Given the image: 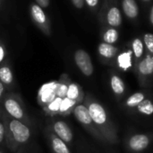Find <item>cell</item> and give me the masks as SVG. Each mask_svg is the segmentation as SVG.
I'll list each match as a JSON object with an SVG mask.
<instances>
[{"mask_svg": "<svg viewBox=\"0 0 153 153\" xmlns=\"http://www.w3.org/2000/svg\"><path fill=\"white\" fill-rule=\"evenodd\" d=\"M82 103L88 108L90 115L97 129L103 136L105 142L108 144L118 143L117 128L107 109L91 94H85Z\"/></svg>", "mask_w": 153, "mask_h": 153, "instance_id": "cell-1", "label": "cell"}, {"mask_svg": "<svg viewBox=\"0 0 153 153\" xmlns=\"http://www.w3.org/2000/svg\"><path fill=\"white\" fill-rule=\"evenodd\" d=\"M4 120L6 127V146L12 152L16 153L31 139L32 131L30 125L13 119L4 113Z\"/></svg>", "mask_w": 153, "mask_h": 153, "instance_id": "cell-2", "label": "cell"}, {"mask_svg": "<svg viewBox=\"0 0 153 153\" xmlns=\"http://www.w3.org/2000/svg\"><path fill=\"white\" fill-rule=\"evenodd\" d=\"M0 107L7 116L31 125V121L26 111L24 103L18 94L7 91L0 104Z\"/></svg>", "mask_w": 153, "mask_h": 153, "instance_id": "cell-3", "label": "cell"}, {"mask_svg": "<svg viewBox=\"0 0 153 153\" xmlns=\"http://www.w3.org/2000/svg\"><path fill=\"white\" fill-rule=\"evenodd\" d=\"M73 114L75 117V119L79 122V124L96 140L101 142H105V140L103 138V136L101 135V133L99 132V130L97 129L96 125L94 124L90 113L88 111V108L85 106V105L83 103L78 104L74 106V110H73Z\"/></svg>", "mask_w": 153, "mask_h": 153, "instance_id": "cell-4", "label": "cell"}, {"mask_svg": "<svg viewBox=\"0 0 153 153\" xmlns=\"http://www.w3.org/2000/svg\"><path fill=\"white\" fill-rule=\"evenodd\" d=\"M138 80L142 86H146L151 77L153 76V55L147 53L137 63L134 68Z\"/></svg>", "mask_w": 153, "mask_h": 153, "instance_id": "cell-5", "label": "cell"}, {"mask_svg": "<svg viewBox=\"0 0 153 153\" xmlns=\"http://www.w3.org/2000/svg\"><path fill=\"white\" fill-rule=\"evenodd\" d=\"M152 139L153 136L149 133H134L127 138L126 147L130 152H142L150 146Z\"/></svg>", "mask_w": 153, "mask_h": 153, "instance_id": "cell-6", "label": "cell"}, {"mask_svg": "<svg viewBox=\"0 0 153 153\" xmlns=\"http://www.w3.org/2000/svg\"><path fill=\"white\" fill-rule=\"evenodd\" d=\"M74 60L79 70L85 76L91 77L94 72V67L89 53L84 50H77L74 52Z\"/></svg>", "mask_w": 153, "mask_h": 153, "instance_id": "cell-7", "label": "cell"}, {"mask_svg": "<svg viewBox=\"0 0 153 153\" xmlns=\"http://www.w3.org/2000/svg\"><path fill=\"white\" fill-rule=\"evenodd\" d=\"M58 138L66 144H70L74 141V133L70 126L62 120H55L48 126Z\"/></svg>", "mask_w": 153, "mask_h": 153, "instance_id": "cell-8", "label": "cell"}, {"mask_svg": "<svg viewBox=\"0 0 153 153\" xmlns=\"http://www.w3.org/2000/svg\"><path fill=\"white\" fill-rule=\"evenodd\" d=\"M56 85L57 81H53L43 85L39 89L38 100L43 107L50 104L56 97Z\"/></svg>", "mask_w": 153, "mask_h": 153, "instance_id": "cell-9", "label": "cell"}, {"mask_svg": "<svg viewBox=\"0 0 153 153\" xmlns=\"http://www.w3.org/2000/svg\"><path fill=\"white\" fill-rule=\"evenodd\" d=\"M45 135L53 153H71L68 145L58 138L48 127L45 131Z\"/></svg>", "mask_w": 153, "mask_h": 153, "instance_id": "cell-10", "label": "cell"}, {"mask_svg": "<svg viewBox=\"0 0 153 153\" xmlns=\"http://www.w3.org/2000/svg\"><path fill=\"white\" fill-rule=\"evenodd\" d=\"M109 86L114 96L119 99L124 96L126 91V86L123 78L117 73L111 72L109 76Z\"/></svg>", "mask_w": 153, "mask_h": 153, "instance_id": "cell-11", "label": "cell"}, {"mask_svg": "<svg viewBox=\"0 0 153 153\" xmlns=\"http://www.w3.org/2000/svg\"><path fill=\"white\" fill-rule=\"evenodd\" d=\"M0 82L4 85L6 91H11L14 86L13 73L7 62H4L0 65Z\"/></svg>", "mask_w": 153, "mask_h": 153, "instance_id": "cell-12", "label": "cell"}, {"mask_svg": "<svg viewBox=\"0 0 153 153\" xmlns=\"http://www.w3.org/2000/svg\"><path fill=\"white\" fill-rule=\"evenodd\" d=\"M30 13H31V16L34 20V22L42 29V31L49 35L50 32H49V28L48 26V21H47V16L45 14V13L43 12L42 8L39 5H32L30 7Z\"/></svg>", "mask_w": 153, "mask_h": 153, "instance_id": "cell-13", "label": "cell"}, {"mask_svg": "<svg viewBox=\"0 0 153 153\" xmlns=\"http://www.w3.org/2000/svg\"><path fill=\"white\" fill-rule=\"evenodd\" d=\"M84 96H85V94H84L82 88L81 87V86H79L78 84H76L71 80L69 83V86H68L66 97L78 105V104H81L83 102Z\"/></svg>", "mask_w": 153, "mask_h": 153, "instance_id": "cell-14", "label": "cell"}, {"mask_svg": "<svg viewBox=\"0 0 153 153\" xmlns=\"http://www.w3.org/2000/svg\"><path fill=\"white\" fill-rule=\"evenodd\" d=\"M117 65L118 69L122 71H128L130 70L133 66V51L132 50H126L122 53H120L117 57Z\"/></svg>", "mask_w": 153, "mask_h": 153, "instance_id": "cell-15", "label": "cell"}, {"mask_svg": "<svg viewBox=\"0 0 153 153\" xmlns=\"http://www.w3.org/2000/svg\"><path fill=\"white\" fill-rule=\"evenodd\" d=\"M117 51L118 50L117 47H115L112 44L106 43V42H101L98 47V52L100 56L106 60H113L117 56Z\"/></svg>", "mask_w": 153, "mask_h": 153, "instance_id": "cell-16", "label": "cell"}, {"mask_svg": "<svg viewBox=\"0 0 153 153\" xmlns=\"http://www.w3.org/2000/svg\"><path fill=\"white\" fill-rule=\"evenodd\" d=\"M146 94L143 92H135L129 96L125 101H124V107L126 109H132L134 110L135 107H137L145 98H146Z\"/></svg>", "mask_w": 153, "mask_h": 153, "instance_id": "cell-17", "label": "cell"}, {"mask_svg": "<svg viewBox=\"0 0 153 153\" xmlns=\"http://www.w3.org/2000/svg\"><path fill=\"white\" fill-rule=\"evenodd\" d=\"M134 111L141 115L152 116L153 115V100L147 96Z\"/></svg>", "mask_w": 153, "mask_h": 153, "instance_id": "cell-18", "label": "cell"}, {"mask_svg": "<svg viewBox=\"0 0 153 153\" xmlns=\"http://www.w3.org/2000/svg\"><path fill=\"white\" fill-rule=\"evenodd\" d=\"M70 81H71V79L67 74H63L60 77L59 80L57 81V85H56V96H58L60 98L66 97V93H67V89H68Z\"/></svg>", "mask_w": 153, "mask_h": 153, "instance_id": "cell-19", "label": "cell"}, {"mask_svg": "<svg viewBox=\"0 0 153 153\" xmlns=\"http://www.w3.org/2000/svg\"><path fill=\"white\" fill-rule=\"evenodd\" d=\"M123 9L125 14L130 18H135L139 13L138 5L134 0H124Z\"/></svg>", "mask_w": 153, "mask_h": 153, "instance_id": "cell-20", "label": "cell"}, {"mask_svg": "<svg viewBox=\"0 0 153 153\" xmlns=\"http://www.w3.org/2000/svg\"><path fill=\"white\" fill-rule=\"evenodd\" d=\"M108 22L111 26H119L122 23V16L120 11L117 7H112L108 13Z\"/></svg>", "mask_w": 153, "mask_h": 153, "instance_id": "cell-21", "label": "cell"}, {"mask_svg": "<svg viewBox=\"0 0 153 153\" xmlns=\"http://www.w3.org/2000/svg\"><path fill=\"white\" fill-rule=\"evenodd\" d=\"M77 104H75L74 101L70 100L69 98L67 97H65L62 99V102H61V105H60V107H59V112H58V115H67L69 114H71L74 108V106H76Z\"/></svg>", "mask_w": 153, "mask_h": 153, "instance_id": "cell-22", "label": "cell"}, {"mask_svg": "<svg viewBox=\"0 0 153 153\" xmlns=\"http://www.w3.org/2000/svg\"><path fill=\"white\" fill-rule=\"evenodd\" d=\"M132 48H133L132 51H133V53L134 55V58L136 60V63L134 65V68H135V66L142 60V57L143 55V41L140 39L136 38L133 41Z\"/></svg>", "mask_w": 153, "mask_h": 153, "instance_id": "cell-23", "label": "cell"}, {"mask_svg": "<svg viewBox=\"0 0 153 153\" xmlns=\"http://www.w3.org/2000/svg\"><path fill=\"white\" fill-rule=\"evenodd\" d=\"M62 99H63V98H60V97L56 96L50 104H48V106H46L45 107H43V108H44V111H45L48 115H58L59 107H60Z\"/></svg>", "mask_w": 153, "mask_h": 153, "instance_id": "cell-24", "label": "cell"}, {"mask_svg": "<svg viewBox=\"0 0 153 153\" xmlns=\"http://www.w3.org/2000/svg\"><path fill=\"white\" fill-rule=\"evenodd\" d=\"M118 32L114 29V28H110L108 29L103 35V41L104 42L106 43H108V44H113L115 43L117 40H118Z\"/></svg>", "mask_w": 153, "mask_h": 153, "instance_id": "cell-25", "label": "cell"}, {"mask_svg": "<svg viewBox=\"0 0 153 153\" xmlns=\"http://www.w3.org/2000/svg\"><path fill=\"white\" fill-rule=\"evenodd\" d=\"M6 145V127L4 120V112L0 107V147Z\"/></svg>", "mask_w": 153, "mask_h": 153, "instance_id": "cell-26", "label": "cell"}, {"mask_svg": "<svg viewBox=\"0 0 153 153\" xmlns=\"http://www.w3.org/2000/svg\"><path fill=\"white\" fill-rule=\"evenodd\" d=\"M144 44L149 51V53L153 55V34L152 33H146L143 38Z\"/></svg>", "mask_w": 153, "mask_h": 153, "instance_id": "cell-27", "label": "cell"}, {"mask_svg": "<svg viewBox=\"0 0 153 153\" xmlns=\"http://www.w3.org/2000/svg\"><path fill=\"white\" fill-rule=\"evenodd\" d=\"M5 55H6V53H5L4 46L2 43H0V65L4 62V60L5 59Z\"/></svg>", "mask_w": 153, "mask_h": 153, "instance_id": "cell-28", "label": "cell"}, {"mask_svg": "<svg viewBox=\"0 0 153 153\" xmlns=\"http://www.w3.org/2000/svg\"><path fill=\"white\" fill-rule=\"evenodd\" d=\"M6 92H7V91H6L5 87H4V85L0 82V104H1V102H2V100H3V98H4V95H5Z\"/></svg>", "mask_w": 153, "mask_h": 153, "instance_id": "cell-29", "label": "cell"}, {"mask_svg": "<svg viewBox=\"0 0 153 153\" xmlns=\"http://www.w3.org/2000/svg\"><path fill=\"white\" fill-rule=\"evenodd\" d=\"M74 5L77 8H82L84 5V0H72Z\"/></svg>", "mask_w": 153, "mask_h": 153, "instance_id": "cell-30", "label": "cell"}, {"mask_svg": "<svg viewBox=\"0 0 153 153\" xmlns=\"http://www.w3.org/2000/svg\"><path fill=\"white\" fill-rule=\"evenodd\" d=\"M37 3L39 4V5L42 8L44 7H48L49 5V0H36Z\"/></svg>", "mask_w": 153, "mask_h": 153, "instance_id": "cell-31", "label": "cell"}, {"mask_svg": "<svg viewBox=\"0 0 153 153\" xmlns=\"http://www.w3.org/2000/svg\"><path fill=\"white\" fill-rule=\"evenodd\" d=\"M85 1H86V3L90 6H95V5H97V4L99 2V0H85Z\"/></svg>", "mask_w": 153, "mask_h": 153, "instance_id": "cell-32", "label": "cell"}, {"mask_svg": "<svg viewBox=\"0 0 153 153\" xmlns=\"http://www.w3.org/2000/svg\"><path fill=\"white\" fill-rule=\"evenodd\" d=\"M150 19H151V22H152V23L153 24V6H152V12H151V16H150Z\"/></svg>", "mask_w": 153, "mask_h": 153, "instance_id": "cell-33", "label": "cell"}, {"mask_svg": "<svg viewBox=\"0 0 153 153\" xmlns=\"http://www.w3.org/2000/svg\"><path fill=\"white\" fill-rule=\"evenodd\" d=\"M0 153H4V152L3 151V150H1V149H0Z\"/></svg>", "mask_w": 153, "mask_h": 153, "instance_id": "cell-34", "label": "cell"}, {"mask_svg": "<svg viewBox=\"0 0 153 153\" xmlns=\"http://www.w3.org/2000/svg\"><path fill=\"white\" fill-rule=\"evenodd\" d=\"M143 1H149V0H143Z\"/></svg>", "mask_w": 153, "mask_h": 153, "instance_id": "cell-35", "label": "cell"}]
</instances>
